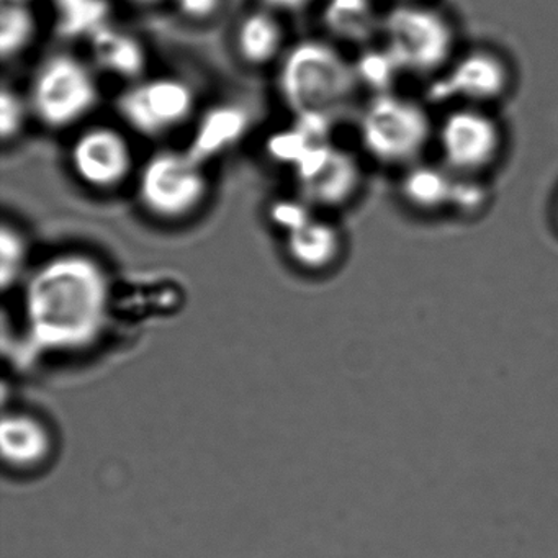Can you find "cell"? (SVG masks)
Wrapping results in <instances>:
<instances>
[{
  "label": "cell",
  "mask_w": 558,
  "mask_h": 558,
  "mask_svg": "<svg viewBox=\"0 0 558 558\" xmlns=\"http://www.w3.org/2000/svg\"><path fill=\"white\" fill-rule=\"evenodd\" d=\"M385 50L401 73L433 74L447 68L452 58V25L439 11L426 5L401 4L381 22Z\"/></svg>",
  "instance_id": "cell-6"
},
{
  "label": "cell",
  "mask_w": 558,
  "mask_h": 558,
  "mask_svg": "<svg viewBox=\"0 0 558 558\" xmlns=\"http://www.w3.org/2000/svg\"><path fill=\"white\" fill-rule=\"evenodd\" d=\"M234 50L246 66L279 64L289 50L286 47V28L279 14L266 8L244 14L234 31Z\"/></svg>",
  "instance_id": "cell-13"
},
{
  "label": "cell",
  "mask_w": 558,
  "mask_h": 558,
  "mask_svg": "<svg viewBox=\"0 0 558 558\" xmlns=\"http://www.w3.org/2000/svg\"><path fill=\"white\" fill-rule=\"evenodd\" d=\"M25 96L41 126L51 132L74 129L99 107L97 70L68 51L50 54L38 64Z\"/></svg>",
  "instance_id": "cell-3"
},
{
  "label": "cell",
  "mask_w": 558,
  "mask_h": 558,
  "mask_svg": "<svg viewBox=\"0 0 558 558\" xmlns=\"http://www.w3.org/2000/svg\"><path fill=\"white\" fill-rule=\"evenodd\" d=\"M38 22L24 0H4L0 12V53L2 60H15L34 44Z\"/></svg>",
  "instance_id": "cell-18"
},
{
  "label": "cell",
  "mask_w": 558,
  "mask_h": 558,
  "mask_svg": "<svg viewBox=\"0 0 558 558\" xmlns=\"http://www.w3.org/2000/svg\"><path fill=\"white\" fill-rule=\"evenodd\" d=\"M354 68L359 83H365L367 86L374 87L377 94L388 93L391 81L395 80L398 73H401L385 48L371 50L362 54L357 63H354Z\"/></svg>",
  "instance_id": "cell-21"
},
{
  "label": "cell",
  "mask_w": 558,
  "mask_h": 558,
  "mask_svg": "<svg viewBox=\"0 0 558 558\" xmlns=\"http://www.w3.org/2000/svg\"><path fill=\"white\" fill-rule=\"evenodd\" d=\"M51 437L47 427L25 414H14L2 421V453L15 469H31L47 459Z\"/></svg>",
  "instance_id": "cell-17"
},
{
  "label": "cell",
  "mask_w": 558,
  "mask_h": 558,
  "mask_svg": "<svg viewBox=\"0 0 558 558\" xmlns=\"http://www.w3.org/2000/svg\"><path fill=\"white\" fill-rule=\"evenodd\" d=\"M283 234L287 253L305 269H326L341 256L342 236L338 228L315 214Z\"/></svg>",
  "instance_id": "cell-15"
},
{
  "label": "cell",
  "mask_w": 558,
  "mask_h": 558,
  "mask_svg": "<svg viewBox=\"0 0 558 558\" xmlns=\"http://www.w3.org/2000/svg\"><path fill=\"white\" fill-rule=\"evenodd\" d=\"M326 24L335 34L348 40L365 37L374 25L371 0H329Z\"/></svg>",
  "instance_id": "cell-19"
},
{
  "label": "cell",
  "mask_w": 558,
  "mask_h": 558,
  "mask_svg": "<svg viewBox=\"0 0 558 558\" xmlns=\"http://www.w3.org/2000/svg\"><path fill=\"white\" fill-rule=\"evenodd\" d=\"M130 4L140 5V8H153V5L162 4L166 0H126Z\"/></svg>",
  "instance_id": "cell-26"
},
{
  "label": "cell",
  "mask_w": 558,
  "mask_h": 558,
  "mask_svg": "<svg viewBox=\"0 0 558 558\" xmlns=\"http://www.w3.org/2000/svg\"><path fill=\"white\" fill-rule=\"evenodd\" d=\"M293 171L300 197L312 207H342L357 195L362 185V168L357 158L331 142L313 146Z\"/></svg>",
  "instance_id": "cell-10"
},
{
  "label": "cell",
  "mask_w": 558,
  "mask_h": 558,
  "mask_svg": "<svg viewBox=\"0 0 558 558\" xmlns=\"http://www.w3.org/2000/svg\"><path fill=\"white\" fill-rule=\"evenodd\" d=\"M312 205L299 198H280L269 207L270 221L283 233L292 230L296 225L302 223L306 218L312 217Z\"/></svg>",
  "instance_id": "cell-22"
},
{
  "label": "cell",
  "mask_w": 558,
  "mask_h": 558,
  "mask_svg": "<svg viewBox=\"0 0 558 558\" xmlns=\"http://www.w3.org/2000/svg\"><path fill=\"white\" fill-rule=\"evenodd\" d=\"M175 11L185 21L194 24H207L220 15L225 0H171Z\"/></svg>",
  "instance_id": "cell-23"
},
{
  "label": "cell",
  "mask_w": 558,
  "mask_h": 558,
  "mask_svg": "<svg viewBox=\"0 0 558 558\" xmlns=\"http://www.w3.org/2000/svg\"><path fill=\"white\" fill-rule=\"evenodd\" d=\"M444 166L459 175L485 171L501 151L502 135L496 120L478 107L452 110L437 129Z\"/></svg>",
  "instance_id": "cell-9"
},
{
  "label": "cell",
  "mask_w": 558,
  "mask_h": 558,
  "mask_svg": "<svg viewBox=\"0 0 558 558\" xmlns=\"http://www.w3.org/2000/svg\"><path fill=\"white\" fill-rule=\"evenodd\" d=\"M357 84L354 63L322 38L296 41L277 64V90L295 119L335 120Z\"/></svg>",
  "instance_id": "cell-2"
},
{
  "label": "cell",
  "mask_w": 558,
  "mask_h": 558,
  "mask_svg": "<svg viewBox=\"0 0 558 558\" xmlns=\"http://www.w3.org/2000/svg\"><path fill=\"white\" fill-rule=\"evenodd\" d=\"M555 220H557V227H558V205H557V210H555Z\"/></svg>",
  "instance_id": "cell-27"
},
{
  "label": "cell",
  "mask_w": 558,
  "mask_h": 558,
  "mask_svg": "<svg viewBox=\"0 0 558 558\" xmlns=\"http://www.w3.org/2000/svg\"><path fill=\"white\" fill-rule=\"evenodd\" d=\"M116 110L132 132L161 138L191 122L197 110L194 87L179 76L143 77L116 100Z\"/></svg>",
  "instance_id": "cell-7"
},
{
  "label": "cell",
  "mask_w": 558,
  "mask_h": 558,
  "mask_svg": "<svg viewBox=\"0 0 558 558\" xmlns=\"http://www.w3.org/2000/svg\"><path fill=\"white\" fill-rule=\"evenodd\" d=\"M511 73L508 64L492 51H470L447 64L440 80L430 86L434 102L459 100L472 107L495 102L508 93Z\"/></svg>",
  "instance_id": "cell-11"
},
{
  "label": "cell",
  "mask_w": 558,
  "mask_h": 558,
  "mask_svg": "<svg viewBox=\"0 0 558 558\" xmlns=\"http://www.w3.org/2000/svg\"><path fill=\"white\" fill-rule=\"evenodd\" d=\"M89 41L90 63L97 71L125 81L126 84L146 77L148 53L143 41L135 35L107 24L90 35Z\"/></svg>",
  "instance_id": "cell-12"
},
{
  "label": "cell",
  "mask_w": 558,
  "mask_h": 558,
  "mask_svg": "<svg viewBox=\"0 0 558 558\" xmlns=\"http://www.w3.org/2000/svg\"><path fill=\"white\" fill-rule=\"evenodd\" d=\"M259 2L260 8L269 9L280 15L299 14L315 4L316 0H259Z\"/></svg>",
  "instance_id": "cell-25"
},
{
  "label": "cell",
  "mask_w": 558,
  "mask_h": 558,
  "mask_svg": "<svg viewBox=\"0 0 558 558\" xmlns=\"http://www.w3.org/2000/svg\"><path fill=\"white\" fill-rule=\"evenodd\" d=\"M68 162L90 191L113 192L138 172L129 136L112 125L84 126L71 142Z\"/></svg>",
  "instance_id": "cell-8"
},
{
  "label": "cell",
  "mask_w": 558,
  "mask_h": 558,
  "mask_svg": "<svg viewBox=\"0 0 558 558\" xmlns=\"http://www.w3.org/2000/svg\"><path fill=\"white\" fill-rule=\"evenodd\" d=\"M210 194L207 168L185 149L153 153L136 172V197L158 220L181 221L197 214Z\"/></svg>",
  "instance_id": "cell-4"
},
{
  "label": "cell",
  "mask_w": 558,
  "mask_h": 558,
  "mask_svg": "<svg viewBox=\"0 0 558 558\" xmlns=\"http://www.w3.org/2000/svg\"><path fill=\"white\" fill-rule=\"evenodd\" d=\"M34 119L27 96L4 84L0 93V135L4 146L17 142L25 132L28 120Z\"/></svg>",
  "instance_id": "cell-20"
},
{
  "label": "cell",
  "mask_w": 558,
  "mask_h": 558,
  "mask_svg": "<svg viewBox=\"0 0 558 558\" xmlns=\"http://www.w3.org/2000/svg\"><path fill=\"white\" fill-rule=\"evenodd\" d=\"M433 133L426 109L398 94H375L359 119L362 148L381 165H414L429 145Z\"/></svg>",
  "instance_id": "cell-5"
},
{
  "label": "cell",
  "mask_w": 558,
  "mask_h": 558,
  "mask_svg": "<svg viewBox=\"0 0 558 558\" xmlns=\"http://www.w3.org/2000/svg\"><path fill=\"white\" fill-rule=\"evenodd\" d=\"M247 126L250 117L241 107L233 104L214 107L201 116L192 145L185 151L202 165H207L208 159L217 158L236 145Z\"/></svg>",
  "instance_id": "cell-16"
},
{
  "label": "cell",
  "mask_w": 558,
  "mask_h": 558,
  "mask_svg": "<svg viewBox=\"0 0 558 558\" xmlns=\"http://www.w3.org/2000/svg\"><path fill=\"white\" fill-rule=\"evenodd\" d=\"M0 238H2V272L8 279L9 274H17L24 260L25 244L22 234L9 225H4Z\"/></svg>",
  "instance_id": "cell-24"
},
{
  "label": "cell",
  "mask_w": 558,
  "mask_h": 558,
  "mask_svg": "<svg viewBox=\"0 0 558 558\" xmlns=\"http://www.w3.org/2000/svg\"><path fill=\"white\" fill-rule=\"evenodd\" d=\"M102 269L86 256L57 257L38 270L28 290L27 313L40 344L77 349L99 335L107 313Z\"/></svg>",
  "instance_id": "cell-1"
},
{
  "label": "cell",
  "mask_w": 558,
  "mask_h": 558,
  "mask_svg": "<svg viewBox=\"0 0 558 558\" xmlns=\"http://www.w3.org/2000/svg\"><path fill=\"white\" fill-rule=\"evenodd\" d=\"M460 175L446 166H408L401 178V198L408 207L420 214H439L452 210Z\"/></svg>",
  "instance_id": "cell-14"
}]
</instances>
